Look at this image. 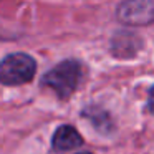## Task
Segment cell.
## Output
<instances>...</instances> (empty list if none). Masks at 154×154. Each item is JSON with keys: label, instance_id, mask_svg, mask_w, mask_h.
<instances>
[{"label": "cell", "instance_id": "6da1fadb", "mask_svg": "<svg viewBox=\"0 0 154 154\" xmlns=\"http://www.w3.org/2000/svg\"><path fill=\"white\" fill-rule=\"evenodd\" d=\"M85 76V66L78 60H63L42 76V86L55 91L61 101H66L80 88Z\"/></svg>", "mask_w": 154, "mask_h": 154}, {"label": "cell", "instance_id": "7a4b0ae2", "mask_svg": "<svg viewBox=\"0 0 154 154\" xmlns=\"http://www.w3.org/2000/svg\"><path fill=\"white\" fill-rule=\"evenodd\" d=\"M37 61L27 53H10L0 61V83L5 86H22L33 80Z\"/></svg>", "mask_w": 154, "mask_h": 154}, {"label": "cell", "instance_id": "3957f363", "mask_svg": "<svg viewBox=\"0 0 154 154\" xmlns=\"http://www.w3.org/2000/svg\"><path fill=\"white\" fill-rule=\"evenodd\" d=\"M116 18L128 27H147L154 23V0H123L116 8Z\"/></svg>", "mask_w": 154, "mask_h": 154}, {"label": "cell", "instance_id": "277c9868", "mask_svg": "<svg viewBox=\"0 0 154 154\" xmlns=\"http://www.w3.org/2000/svg\"><path fill=\"white\" fill-rule=\"evenodd\" d=\"M143 48V40L133 32H118L111 38L109 51L114 58L119 60H129L134 58Z\"/></svg>", "mask_w": 154, "mask_h": 154}, {"label": "cell", "instance_id": "5b68a950", "mask_svg": "<svg viewBox=\"0 0 154 154\" xmlns=\"http://www.w3.org/2000/svg\"><path fill=\"white\" fill-rule=\"evenodd\" d=\"M85 144L83 136L80 131L71 124H61L57 128L51 137V149L55 152H68V151L78 149Z\"/></svg>", "mask_w": 154, "mask_h": 154}, {"label": "cell", "instance_id": "8992f818", "mask_svg": "<svg viewBox=\"0 0 154 154\" xmlns=\"http://www.w3.org/2000/svg\"><path fill=\"white\" fill-rule=\"evenodd\" d=\"M81 118L90 121L91 126L103 136H111L116 131V124H114V119L109 114V111H106L104 108L98 106V104L85 106L83 111H81Z\"/></svg>", "mask_w": 154, "mask_h": 154}, {"label": "cell", "instance_id": "52a82bcc", "mask_svg": "<svg viewBox=\"0 0 154 154\" xmlns=\"http://www.w3.org/2000/svg\"><path fill=\"white\" fill-rule=\"evenodd\" d=\"M146 108H147V111H149V114H152V116H154V85L149 88V93H147Z\"/></svg>", "mask_w": 154, "mask_h": 154}, {"label": "cell", "instance_id": "ba28073f", "mask_svg": "<svg viewBox=\"0 0 154 154\" xmlns=\"http://www.w3.org/2000/svg\"><path fill=\"white\" fill-rule=\"evenodd\" d=\"M76 154H93V152H90V151H81V152H76Z\"/></svg>", "mask_w": 154, "mask_h": 154}]
</instances>
